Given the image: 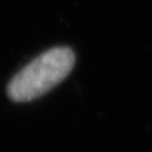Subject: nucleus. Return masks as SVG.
Instances as JSON below:
<instances>
[{"label": "nucleus", "instance_id": "nucleus-1", "mask_svg": "<svg viewBox=\"0 0 152 152\" xmlns=\"http://www.w3.org/2000/svg\"><path fill=\"white\" fill-rule=\"evenodd\" d=\"M75 52L69 47H55L37 56L13 76L7 86L14 102H31L59 85L75 65Z\"/></svg>", "mask_w": 152, "mask_h": 152}]
</instances>
